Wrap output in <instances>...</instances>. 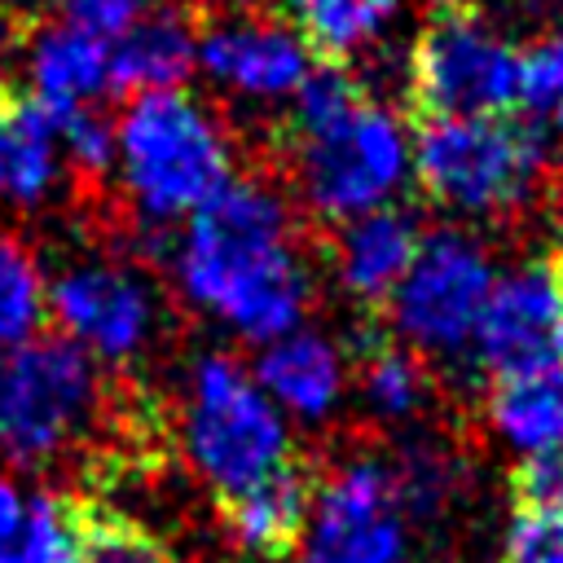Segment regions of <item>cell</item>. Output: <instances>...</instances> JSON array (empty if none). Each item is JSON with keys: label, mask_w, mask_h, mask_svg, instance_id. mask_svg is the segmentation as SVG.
I'll return each mask as SVG.
<instances>
[{"label": "cell", "mask_w": 563, "mask_h": 563, "mask_svg": "<svg viewBox=\"0 0 563 563\" xmlns=\"http://www.w3.org/2000/svg\"><path fill=\"white\" fill-rule=\"evenodd\" d=\"M559 229H563V194H559Z\"/></svg>", "instance_id": "obj_35"}, {"label": "cell", "mask_w": 563, "mask_h": 563, "mask_svg": "<svg viewBox=\"0 0 563 563\" xmlns=\"http://www.w3.org/2000/svg\"><path fill=\"white\" fill-rule=\"evenodd\" d=\"M198 66L246 101H282L308 79L312 48L290 22L246 13L198 31Z\"/></svg>", "instance_id": "obj_12"}, {"label": "cell", "mask_w": 563, "mask_h": 563, "mask_svg": "<svg viewBox=\"0 0 563 563\" xmlns=\"http://www.w3.org/2000/svg\"><path fill=\"white\" fill-rule=\"evenodd\" d=\"M563 101V31L519 53V106L554 110Z\"/></svg>", "instance_id": "obj_27"}, {"label": "cell", "mask_w": 563, "mask_h": 563, "mask_svg": "<svg viewBox=\"0 0 563 563\" xmlns=\"http://www.w3.org/2000/svg\"><path fill=\"white\" fill-rule=\"evenodd\" d=\"M286 150L299 202L325 224H347L396 202L413 172L409 128L369 97L325 128L290 132Z\"/></svg>", "instance_id": "obj_5"}, {"label": "cell", "mask_w": 563, "mask_h": 563, "mask_svg": "<svg viewBox=\"0 0 563 563\" xmlns=\"http://www.w3.org/2000/svg\"><path fill=\"white\" fill-rule=\"evenodd\" d=\"M62 9V22L92 31V35H119L128 22L145 13V0H53Z\"/></svg>", "instance_id": "obj_29"}, {"label": "cell", "mask_w": 563, "mask_h": 563, "mask_svg": "<svg viewBox=\"0 0 563 563\" xmlns=\"http://www.w3.org/2000/svg\"><path fill=\"white\" fill-rule=\"evenodd\" d=\"M352 391L383 427H409L431 405V365L405 343H378L352 365Z\"/></svg>", "instance_id": "obj_21"}, {"label": "cell", "mask_w": 563, "mask_h": 563, "mask_svg": "<svg viewBox=\"0 0 563 563\" xmlns=\"http://www.w3.org/2000/svg\"><path fill=\"white\" fill-rule=\"evenodd\" d=\"M308 497H312V479L295 466H286L282 475L220 501L224 506V523H229V537L251 550V554H282V550H295V537L303 528V515H308Z\"/></svg>", "instance_id": "obj_20"}, {"label": "cell", "mask_w": 563, "mask_h": 563, "mask_svg": "<svg viewBox=\"0 0 563 563\" xmlns=\"http://www.w3.org/2000/svg\"><path fill=\"white\" fill-rule=\"evenodd\" d=\"M114 172L132 211L172 229L202 211L233 180V145L224 123L180 88L132 97L114 123Z\"/></svg>", "instance_id": "obj_3"}, {"label": "cell", "mask_w": 563, "mask_h": 563, "mask_svg": "<svg viewBox=\"0 0 563 563\" xmlns=\"http://www.w3.org/2000/svg\"><path fill=\"white\" fill-rule=\"evenodd\" d=\"M497 563H563V510L523 506L506 519Z\"/></svg>", "instance_id": "obj_25"}, {"label": "cell", "mask_w": 563, "mask_h": 563, "mask_svg": "<svg viewBox=\"0 0 563 563\" xmlns=\"http://www.w3.org/2000/svg\"><path fill=\"white\" fill-rule=\"evenodd\" d=\"M176 444L185 466L220 497H238L295 466V427L233 352H198L176 396Z\"/></svg>", "instance_id": "obj_2"}, {"label": "cell", "mask_w": 563, "mask_h": 563, "mask_svg": "<svg viewBox=\"0 0 563 563\" xmlns=\"http://www.w3.org/2000/svg\"><path fill=\"white\" fill-rule=\"evenodd\" d=\"M554 264H559V273H563V251H559V260H554Z\"/></svg>", "instance_id": "obj_36"}, {"label": "cell", "mask_w": 563, "mask_h": 563, "mask_svg": "<svg viewBox=\"0 0 563 563\" xmlns=\"http://www.w3.org/2000/svg\"><path fill=\"white\" fill-rule=\"evenodd\" d=\"M62 145L53 114L31 106H9L0 114V207L26 211L57 194L62 180Z\"/></svg>", "instance_id": "obj_19"}, {"label": "cell", "mask_w": 563, "mask_h": 563, "mask_svg": "<svg viewBox=\"0 0 563 563\" xmlns=\"http://www.w3.org/2000/svg\"><path fill=\"white\" fill-rule=\"evenodd\" d=\"M198 62V26L176 9H150L110 44V88L128 97L172 92Z\"/></svg>", "instance_id": "obj_17"}, {"label": "cell", "mask_w": 563, "mask_h": 563, "mask_svg": "<svg viewBox=\"0 0 563 563\" xmlns=\"http://www.w3.org/2000/svg\"><path fill=\"white\" fill-rule=\"evenodd\" d=\"M519 501L541 510H563V449L519 462Z\"/></svg>", "instance_id": "obj_30"}, {"label": "cell", "mask_w": 563, "mask_h": 563, "mask_svg": "<svg viewBox=\"0 0 563 563\" xmlns=\"http://www.w3.org/2000/svg\"><path fill=\"white\" fill-rule=\"evenodd\" d=\"M88 563H172V559L158 550V541H150L128 523H97Z\"/></svg>", "instance_id": "obj_28"}, {"label": "cell", "mask_w": 563, "mask_h": 563, "mask_svg": "<svg viewBox=\"0 0 563 563\" xmlns=\"http://www.w3.org/2000/svg\"><path fill=\"white\" fill-rule=\"evenodd\" d=\"M53 128H57L62 158H66L75 172H84V176H101V172L114 167V123L101 119L92 106L53 114Z\"/></svg>", "instance_id": "obj_26"}, {"label": "cell", "mask_w": 563, "mask_h": 563, "mask_svg": "<svg viewBox=\"0 0 563 563\" xmlns=\"http://www.w3.org/2000/svg\"><path fill=\"white\" fill-rule=\"evenodd\" d=\"M101 396V365L57 334L0 352V462L53 466L92 431Z\"/></svg>", "instance_id": "obj_6"}, {"label": "cell", "mask_w": 563, "mask_h": 563, "mask_svg": "<svg viewBox=\"0 0 563 563\" xmlns=\"http://www.w3.org/2000/svg\"><path fill=\"white\" fill-rule=\"evenodd\" d=\"M299 40L330 62L369 48L400 13V0H282Z\"/></svg>", "instance_id": "obj_22"}, {"label": "cell", "mask_w": 563, "mask_h": 563, "mask_svg": "<svg viewBox=\"0 0 563 563\" xmlns=\"http://www.w3.org/2000/svg\"><path fill=\"white\" fill-rule=\"evenodd\" d=\"M545 172V136L532 119H427L413 141V176L431 202L457 216H506L532 198Z\"/></svg>", "instance_id": "obj_4"}, {"label": "cell", "mask_w": 563, "mask_h": 563, "mask_svg": "<svg viewBox=\"0 0 563 563\" xmlns=\"http://www.w3.org/2000/svg\"><path fill=\"white\" fill-rule=\"evenodd\" d=\"M484 418L497 444L519 462L563 449V365L493 378Z\"/></svg>", "instance_id": "obj_18"}, {"label": "cell", "mask_w": 563, "mask_h": 563, "mask_svg": "<svg viewBox=\"0 0 563 563\" xmlns=\"http://www.w3.org/2000/svg\"><path fill=\"white\" fill-rule=\"evenodd\" d=\"M422 238L427 233H422L418 216L396 202L339 224L334 246H330V268H334L339 290L352 303L387 308V299L400 286V277L409 273Z\"/></svg>", "instance_id": "obj_14"}, {"label": "cell", "mask_w": 563, "mask_h": 563, "mask_svg": "<svg viewBox=\"0 0 563 563\" xmlns=\"http://www.w3.org/2000/svg\"><path fill=\"white\" fill-rule=\"evenodd\" d=\"M255 383L277 405V413L295 427H321L330 422L347 396H352V361L325 330H312L308 321L277 334L273 343L255 347L251 361Z\"/></svg>", "instance_id": "obj_13"}, {"label": "cell", "mask_w": 563, "mask_h": 563, "mask_svg": "<svg viewBox=\"0 0 563 563\" xmlns=\"http://www.w3.org/2000/svg\"><path fill=\"white\" fill-rule=\"evenodd\" d=\"M48 321V277L31 246L0 233V352L44 334Z\"/></svg>", "instance_id": "obj_24"}, {"label": "cell", "mask_w": 563, "mask_h": 563, "mask_svg": "<svg viewBox=\"0 0 563 563\" xmlns=\"http://www.w3.org/2000/svg\"><path fill=\"white\" fill-rule=\"evenodd\" d=\"M13 106V92H9V75H4V66H0V114Z\"/></svg>", "instance_id": "obj_32"}, {"label": "cell", "mask_w": 563, "mask_h": 563, "mask_svg": "<svg viewBox=\"0 0 563 563\" xmlns=\"http://www.w3.org/2000/svg\"><path fill=\"white\" fill-rule=\"evenodd\" d=\"M554 128H559V141H563V101L554 106Z\"/></svg>", "instance_id": "obj_34"}, {"label": "cell", "mask_w": 563, "mask_h": 563, "mask_svg": "<svg viewBox=\"0 0 563 563\" xmlns=\"http://www.w3.org/2000/svg\"><path fill=\"white\" fill-rule=\"evenodd\" d=\"M295 554L299 563H413L418 523L396 497L387 457L352 453L312 484Z\"/></svg>", "instance_id": "obj_8"}, {"label": "cell", "mask_w": 563, "mask_h": 563, "mask_svg": "<svg viewBox=\"0 0 563 563\" xmlns=\"http://www.w3.org/2000/svg\"><path fill=\"white\" fill-rule=\"evenodd\" d=\"M471 356L493 378L563 365V273L559 264L528 260L510 273H497Z\"/></svg>", "instance_id": "obj_11"}, {"label": "cell", "mask_w": 563, "mask_h": 563, "mask_svg": "<svg viewBox=\"0 0 563 563\" xmlns=\"http://www.w3.org/2000/svg\"><path fill=\"white\" fill-rule=\"evenodd\" d=\"M26 79L40 110L48 114L84 110L110 88V44L70 22H48L31 31Z\"/></svg>", "instance_id": "obj_16"}, {"label": "cell", "mask_w": 563, "mask_h": 563, "mask_svg": "<svg viewBox=\"0 0 563 563\" xmlns=\"http://www.w3.org/2000/svg\"><path fill=\"white\" fill-rule=\"evenodd\" d=\"M172 273L194 312L251 347L303 325L312 308V268L299 251L295 216L264 180L233 176L194 211L176 233Z\"/></svg>", "instance_id": "obj_1"}, {"label": "cell", "mask_w": 563, "mask_h": 563, "mask_svg": "<svg viewBox=\"0 0 563 563\" xmlns=\"http://www.w3.org/2000/svg\"><path fill=\"white\" fill-rule=\"evenodd\" d=\"M409 101L427 119H484L519 106V53L466 9H440L409 53Z\"/></svg>", "instance_id": "obj_10"}, {"label": "cell", "mask_w": 563, "mask_h": 563, "mask_svg": "<svg viewBox=\"0 0 563 563\" xmlns=\"http://www.w3.org/2000/svg\"><path fill=\"white\" fill-rule=\"evenodd\" d=\"M435 9H466V0H431Z\"/></svg>", "instance_id": "obj_33"}, {"label": "cell", "mask_w": 563, "mask_h": 563, "mask_svg": "<svg viewBox=\"0 0 563 563\" xmlns=\"http://www.w3.org/2000/svg\"><path fill=\"white\" fill-rule=\"evenodd\" d=\"M387 471H391V484H396L400 506L409 510V519L418 528L422 523H435L444 510H453L462 501V488H466L462 457L453 449L435 444V440H409V444H400L387 457Z\"/></svg>", "instance_id": "obj_23"}, {"label": "cell", "mask_w": 563, "mask_h": 563, "mask_svg": "<svg viewBox=\"0 0 563 563\" xmlns=\"http://www.w3.org/2000/svg\"><path fill=\"white\" fill-rule=\"evenodd\" d=\"M48 321L92 365H132L154 347L163 303L136 264L84 255L48 277Z\"/></svg>", "instance_id": "obj_9"}, {"label": "cell", "mask_w": 563, "mask_h": 563, "mask_svg": "<svg viewBox=\"0 0 563 563\" xmlns=\"http://www.w3.org/2000/svg\"><path fill=\"white\" fill-rule=\"evenodd\" d=\"M53 0H0V9L4 13H13V18H35L40 9H48Z\"/></svg>", "instance_id": "obj_31"}, {"label": "cell", "mask_w": 563, "mask_h": 563, "mask_svg": "<svg viewBox=\"0 0 563 563\" xmlns=\"http://www.w3.org/2000/svg\"><path fill=\"white\" fill-rule=\"evenodd\" d=\"M92 528L70 497L0 475V563H88Z\"/></svg>", "instance_id": "obj_15"}, {"label": "cell", "mask_w": 563, "mask_h": 563, "mask_svg": "<svg viewBox=\"0 0 563 563\" xmlns=\"http://www.w3.org/2000/svg\"><path fill=\"white\" fill-rule=\"evenodd\" d=\"M493 282H497V268L479 238L462 229L427 233L409 273L387 299L396 343H405L422 361L471 356Z\"/></svg>", "instance_id": "obj_7"}]
</instances>
